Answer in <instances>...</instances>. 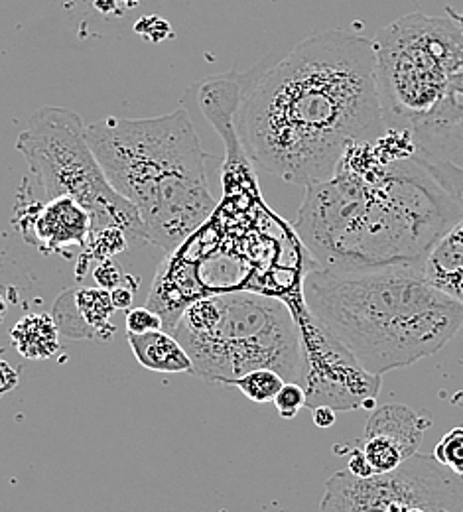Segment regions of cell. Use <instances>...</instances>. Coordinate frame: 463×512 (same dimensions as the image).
<instances>
[{
    "label": "cell",
    "instance_id": "obj_1",
    "mask_svg": "<svg viewBox=\"0 0 463 512\" xmlns=\"http://www.w3.org/2000/svg\"><path fill=\"white\" fill-rule=\"evenodd\" d=\"M233 128L243 154L284 182L330 180L351 146L387 132L373 40L320 32L266 71L245 73Z\"/></svg>",
    "mask_w": 463,
    "mask_h": 512
},
{
    "label": "cell",
    "instance_id": "obj_2",
    "mask_svg": "<svg viewBox=\"0 0 463 512\" xmlns=\"http://www.w3.org/2000/svg\"><path fill=\"white\" fill-rule=\"evenodd\" d=\"M463 207L414 156L406 130L351 146L335 174L306 188L294 231L312 266L355 272L424 264Z\"/></svg>",
    "mask_w": 463,
    "mask_h": 512
},
{
    "label": "cell",
    "instance_id": "obj_3",
    "mask_svg": "<svg viewBox=\"0 0 463 512\" xmlns=\"http://www.w3.org/2000/svg\"><path fill=\"white\" fill-rule=\"evenodd\" d=\"M302 300L312 318L379 377L436 355L463 325V304L434 288L422 264L355 272L310 264Z\"/></svg>",
    "mask_w": 463,
    "mask_h": 512
},
{
    "label": "cell",
    "instance_id": "obj_4",
    "mask_svg": "<svg viewBox=\"0 0 463 512\" xmlns=\"http://www.w3.org/2000/svg\"><path fill=\"white\" fill-rule=\"evenodd\" d=\"M85 134L111 188L138 211L148 243L172 255L213 213L205 154L184 109L152 119L109 117Z\"/></svg>",
    "mask_w": 463,
    "mask_h": 512
},
{
    "label": "cell",
    "instance_id": "obj_5",
    "mask_svg": "<svg viewBox=\"0 0 463 512\" xmlns=\"http://www.w3.org/2000/svg\"><path fill=\"white\" fill-rule=\"evenodd\" d=\"M207 383L231 384L251 371L270 369L298 383L300 327L292 308L259 292H221L192 304L174 333Z\"/></svg>",
    "mask_w": 463,
    "mask_h": 512
},
{
    "label": "cell",
    "instance_id": "obj_6",
    "mask_svg": "<svg viewBox=\"0 0 463 512\" xmlns=\"http://www.w3.org/2000/svg\"><path fill=\"white\" fill-rule=\"evenodd\" d=\"M373 48L385 127L406 130L463 71V14H406L377 32Z\"/></svg>",
    "mask_w": 463,
    "mask_h": 512
},
{
    "label": "cell",
    "instance_id": "obj_7",
    "mask_svg": "<svg viewBox=\"0 0 463 512\" xmlns=\"http://www.w3.org/2000/svg\"><path fill=\"white\" fill-rule=\"evenodd\" d=\"M16 150L44 195L52 201L71 197L91 215V235L121 229L131 247L148 243L133 203L111 188L89 142L79 115L62 107H44L30 117L16 138Z\"/></svg>",
    "mask_w": 463,
    "mask_h": 512
},
{
    "label": "cell",
    "instance_id": "obj_8",
    "mask_svg": "<svg viewBox=\"0 0 463 512\" xmlns=\"http://www.w3.org/2000/svg\"><path fill=\"white\" fill-rule=\"evenodd\" d=\"M320 512H463V477L422 453L367 479L339 471L326 483Z\"/></svg>",
    "mask_w": 463,
    "mask_h": 512
},
{
    "label": "cell",
    "instance_id": "obj_9",
    "mask_svg": "<svg viewBox=\"0 0 463 512\" xmlns=\"http://www.w3.org/2000/svg\"><path fill=\"white\" fill-rule=\"evenodd\" d=\"M292 308V306H290ZM300 327L302 367L298 383L306 392V408L330 406L335 412L369 408L375 404L383 377L371 375L355 355L302 308H292Z\"/></svg>",
    "mask_w": 463,
    "mask_h": 512
},
{
    "label": "cell",
    "instance_id": "obj_10",
    "mask_svg": "<svg viewBox=\"0 0 463 512\" xmlns=\"http://www.w3.org/2000/svg\"><path fill=\"white\" fill-rule=\"evenodd\" d=\"M406 134L414 156L463 207V71Z\"/></svg>",
    "mask_w": 463,
    "mask_h": 512
},
{
    "label": "cell",
    "instance_id": "obj_11",
    "mask_svg": "<svg viewBox=\"0 0 463 512\" xmlns=\"http://www.w3.org/2000/svg\"><path fill=\"white\" fill-rule=\"evenodd\" d=\"M111 292L103 288L67 290L54 306V320L66 337L109 343L115 335Z\"/></svg>",
    "mask_w": 463,
    "mask_h": 512
},
{
    "label": "cell",
    "instance_id": "obj_12",
    "mask_svg": "<svg viewBox=\"0 0 463 512\" xmlns=\"http://www.w3.org/2000/svg\"><path fill=\"white\" fill-rule=\"evenodd\" d=\"M34 241L48 251L87 245L91 237V215L71 197L48 201L32 221Z\"/></svg>",
    "mask_w": 463,
    "mask_h": 512
},
{
    "label": "cell",
    "instance_id": "obj_13",
    "mask_svg": "<svg viewBox=\"0 0 463 512\" xmlns=\"http://www.w3.org/2000/svg\"><path fill=\"white\" fill-rule=\"evenodd\" d=\"M432 426L428 414H420L406 404H385L379 406L367 426L365 438H383L400 449L404 459L418 453L424 432Z\"/></svg>",
    "mask_w": 463,
    "mask_h": 512
},
{
    "label": "cell",
    "instance_id": "obj_14",
    "mask_svg": "<svg viewBox=\"0 0 463 512\" xmlns=\"http://www.w3.org/2000/svg\"><path fill=\"white\" fill-rule=\"evenodd\" d=\"M422 268L434 288L463 304V221L428 253Z\"/></svg>",
    "mask_w": 463,
    "mask_h": 512
},
{
    "label": "cell",
    "instance_id": "obj_15",
    "mask_svg": "<svg viewBox=\"0 0 463 512\" xmlns=\"http://www.w3.org/2000/svg\"><path fill=\"white\" fill-rule=\"evenodd\" d=\"M129 345L133 349L136 361L156 373H194V363L178 339L160 329L144 335L127 331Z\"/></svg>",
    "mask_w": 463,
    "mask_h": 512
},
{
    "label": "cell",
    "instance_id": "obj_16",
    "mask_svg": "<svg viewBox=\"0 0 463 512\" xmlns=\"http://www.w3.org/2000/svg\"><path fill=\"white\" fill-rule=\"evenodd\" d=\"M16 351L32 361L54 357L60 349V329L48 314H30L18 321L10 331Z\"/></svg>",
    "mask_w": 463,
    "mask_h": 512
},
{
    "label": "cell",
    "instance_id": "obj_17",
    "mask_svg": "<svg viewBox=\"0 0 463 512\" xmlns=\"http://www.w3.org/2000/svg\"><path fill=\"white\" fill-rule=\"evenodd\" d=\"M284 384L286 381L278 373L270 369H259L237 379L231 386H237L249 400L257 404H266V402H274L276 394Z\"/></svg>",
    "mask_w": 463,
    "mask_h": 512
},
{
    "label": "cell",
    "instance_id": "obj_18",
    "mask_svg": "<svg viewBox=\"0 0 463 512\" xmlns=\"http://www.w3.org/2000/svg\"><path fill=\"white\" fill-rule=\"evenodd\" d=\"M434 457L452 473L463 477V428L450 430L434 448Z\"/></svg>",
    "mask_w": 463,
    "mask_h": 512
},
{
    "label": "cell",
    "instance_id": "obj_19",
    "mask_svg": "<svg viewBox=\"0 0 463 512\" xmlns=\"http://www.w3.org/2000/svg\"><path fill=\"white\" fill-rule=\"evenodd\" d=\"M274 406L284 420L296 418V414L306 406V392L300 384L286 383L274 398Z\"/></svg>",
    "mask_w": 463,
    "mask_h": 512
},
{
    "label": "cell",
    "instance_id": "obj_20",
    "mask_svg": "<svg viewBox=\"0 0 463 512\" xmlns=\"http://www.w3.org/2000/svg\"><path fill=\"white\" fill-rule=\"evenodd\" d=\"M160 329H164L162 320L148 308H134L127 314V331L129 333L144 335V333L160 331Z\"/></svg>",
    "mask_w": 463,
    "mask_h": 512
},
{
    "label": "cell",
    "instance_id": "obj_21",
    "mask_svg": "<svg viewBox=\"0 0 463 512\" xmlns=\"http://www.w3.org/2000/svg\"><path fill=\"white\" fill-rule=\"evenodd\" d=\"M95 280L99 282V286L103 290L113 292L115 288L121 286L123 272H121V268L113 260H103V264L95 270Z\"/></svg>",
    "mask_w": 463,
    "mask_h": 512
},
{
    "label": "cell",
    "instance_id": "obj_22",
    "mask_svg": "<svg viewBox=\"0 0 463 512\" xmlns=\"http://www.w3.org/2000/svg\"><path fill=\"white\" fill-rule=\"evenodd\" d=\"M349 473H353L355 477H361V479L375 475L373 469L369 467V461H367L363 449H353V453L349 457Z\"/></svg>",
    "mask_w": 463,
    "mask_h": 512
},
{
    "label": "cell",
    "instance_id": "obj_23",
    "mask_svg": "<svg viewBox=\"0 0 463 512\" xmlns=\"http://www.w3.org/2000/svg\"><path fill=\"white\" fill-rule=\"evenodd\" d=\"M314 412V424L318 426V428H331L333 424H335V420H337V412L330 408V406H320V408H314L312 410Z\"/></svg>",
    "mask_w": 463,
    "mask_h": 512
},
{
    "label": "cell",
    "instance_id": "obj_24",
    "mask_svg": "<svg viewBox=\"0 0 463 512\" xmlns=\"http://www.w3.org/2000/svg\"><path fill=\"white\" fill-rule=\"evenodd\" d=\"M111 300H113L115 310H127L133 306V290L119 286L111 292Z\"/></svg>",
    "mask_w": 463,
    "mask_h": 512
},
{
    "label": "cell",
    "instance_id": "obj_25",
    "mask_svg": "<svg viewBox=\"0 0 463 512\" xmlns=\"http://www.w3.org/2000/svg\"><path fill=\"white\" fill-rule=\"evenodd\" d=\"M4 316H6V306H4V302H2V298H0V323L4 320Z\"/></svg>",
    "mask_w": 463,
    "mask_h": 512
}]
</instances>
